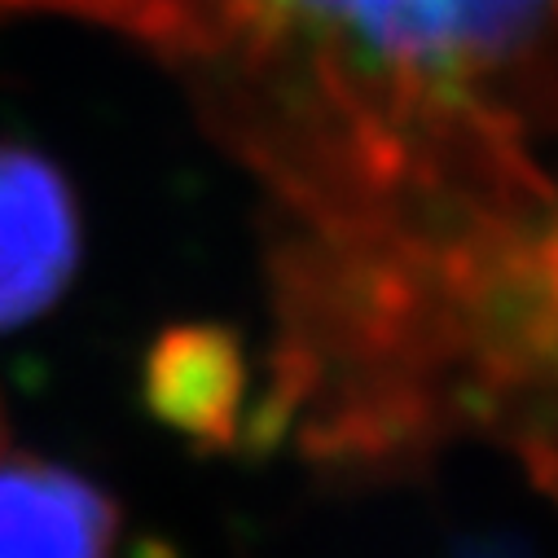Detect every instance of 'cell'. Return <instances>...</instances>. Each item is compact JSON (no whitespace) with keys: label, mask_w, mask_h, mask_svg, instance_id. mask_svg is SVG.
<instances>
[{"label":"cell","mask_w":558,"mask_h":558,"mask_svg":"<svg viewBox=\"0 0 558 558\" xmlns=\"http://www.w3.org/2000/svg\"><path fill=\"white\" fill-rule=\"evenodd\" d=\"M339 53L427 88H475L514 66L558 0H268Z\"/></svg>","instance_id":"obj_1"},{"label":"cell","mask_w":558,"mask_h":558,"mask_svg":"<svg viewBox=\"0 0 558 558\" xmlns=\"http://www.w3.org/2000/svg\"><path fill=\"white\" fill-rule=\"evenodd\" d=\"M80 255L75 203L62 177L14 146H0V330L53 304Z\"/></svg>","instance_id":"obj_2"},{"label":"cell","mask_w":558,"mask_h":558,"mask_svg":"<svg viewBox=\"0 0 558 558\" xmlns=\"http://www.w3.org/2000/svg\"><path fill=\"white\" fill-rule=\"evenodd\" d=\"M119 514L84 475L0 453V558H114Z\"/></svg>","instance_id":"obj_3"},{"label":"cell","mask_w":558,"mask_h":558,"mask_svg":"<svg viewBox=\"0 0 558 558\" xmlns=\"http://www.w3.org/2000/svg\"><path fill=\"white\" fill-rule=\"evenodd\" d=\"M238 400H242V374L220 343L181 339L172 352L155 361L150 374L155 413L203 445H225L233 436Z\"/></svg>","instance_id":"obj_4"},{"label":"cell","mask_w":558,"mask_h":558,"mask_svg":"<svg viewBox=\"0 0 558 558\" xmlns=\"http://www.w3.org/2000/svg\"><path fill=\"white\" fill-rule=\"evenodd\" d=\"M445 558H532V554L510 536H466Z\"/></svg>","instance_id":"obj_5"}]
</instances>
